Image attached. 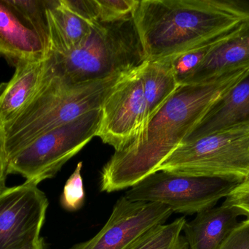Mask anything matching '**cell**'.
Segmentation results:
<instances>
[{
    "instance_id": "obj_17",
    "label": "cell",
    "mask_w": 249,
    "mask_h": 249,
    "mask_svg": "<svg viewBox=\"0 0 249 249\" xmlns=\"http://www.w3.org/2000/svg\"><path fill=\"white\" fill-rule=\"evenodd\" d=\"M143 82L147 125L179 86L173 71L171 58L146 61L143 67Z\"/></svg>"
},
{
    "instance_id": "obj_25",
    "label": "cell",
    "mask_w": 249,
    "mask_h": 249,
    "mask_svg": "<svg viewBox=\"0 0 249 249\" xmlns=\"http://www.w3.org/2000/svg\"><path fill=\"white\" fill-rule=\"evenodd\" d=\"M7 153L5 149V133L4 125L0 123V176H7Z\"/></svg>"
},
{
    "instance_id": "obj_5",
    "label": "cell",
    "mask_w": 249,
    "mask_h": 249,
    "mask_svg": "<svg viewBox=\"0 0 249 249\" xmlns=\"http://www.w3.org/2000/svg\"><path fill=\"white\" fill-rule=\"evenodd\" d=\"M158 171L244 181L249 178V126L181 143Z\"/></svg>"
},
{
    "instance_id": "obj_8",
    "label": "cell",
    "mask_w": 249,
    "mask_h": 249,
    "mask_svg": "<svg viewBox=\"0 0 249 249\" xmlns=\"http://www.w3.org/2000/svg\"><path fill=\"white\" fill-rule=\"evenodd\" d=\"M145 63L124 74L101 107L96 136L115 152L124 149L146 127L143 82Z\"/></svg>"
},
{
    "instance_id": "obj_22",
    "label": "cell",
    "mask_w": 249,
    "mask_h": 249,
    "mask_svg": "<svg viewBox=\"0 0 249 249\" xmlns=\"http://www.w3.org/2000/svg\"><path fill=\"white\" fill-rule=\"evenodd\" d=\"M224 203L239 209L249 219V178L240 183L228 194Z\"/></svg>"
},
{
    "instance_id": "obj_19",
    "label": "cell",
    "mask_w": 249,
    "mask_h": 249,
    "mask_svg": "<svg viewBox=\"0 0 249 249\" xmlns=\"http://www.w3.org/2000/svg\"><path fill=\"white\" fill-rule=\"evenodd\" d=\"M9 2L39 35L50 50L49 31L46 15L48 1L9 0Z\"/></svg>"
},
{
    "instance_id": "obj_15",
    "label": "cell",
    "mask_w": 249,
    "mask_h": 249,
    "mask_svg": "<svg viewBox=\"0 0 249 249\" xmlns=\"http://www.w3.org/2000/svg\"><path fill=\"white\" fill-rule=\"evenodd\" d=\"M50 51L67 55L77 49L91 32L93 23L70 10L63 0L48 1L46 8Z\"/></svg>"
},
{
    "instance_id": "obj_7",
    "label": "cell",
    "mask_w": 249,
    "mask_h": 249,
    "mask_svg": "<svg viewBox=\"0 0 249 249\" xmlns=\"http://www.w3.org/2000/svg\"><path fill=\"white\" fill-rule=\"evenodd\" d=\"M241 182L158 171L138 182L124 196L130 201L165 205L174 213L197 214L214 207Z\"/></svg>"
},
{
    "instance_id": "obj_24",
    "label": "cell",
    "mask_w": 249,
    "mask_h": 249,
    "mask_svg": "<svg viewBox=\"0 0 249 249\" xmlns=\"http://www.w3.org/2000/svg\"><path fill=\"white\" fill-rule=\"evenodd\" d=\"M63 2L76 14L91 23L98 21L96 0H63Z\"/></svg>"
},
{
    "instance_id": "obj_26",
    "label": "cell",
    "mask_w": 249,
    "mask_h": 249,
    "mask_svg": "<svg viewBox=\"0 0 249 249\" xmlns=\"http://www.w3.org/2000/svg\"><path fill=\"white\" fill-rule=\"evenodd\" d=\"M23 249H45V243H44L43 239L41 238L36 244L29 246V247Z\"/></svg>"
},
{
    "instance_id": "obj_4",
    "label": "cell",
    "mask_w": 249,
    "mask_h": 249,
    "mask_svg": "<svg viewBox=\"0 0 249 249\" xmlns=\"http://www.w3.org/2000/svg\"><path fill=\"white\" fill-rule=\"evenodd\" d=\"M50 55L54 70L72 83L126 74L147 61L133 17L94 22L77 49L67 55Z\"/></svg>"
},
{
    "instance_id": "obj_2",
    "label": "cell",
    "mask_w": 249,
    "mask_h": 249,
    "mask_svg": "<svg viewBox=\"0 0 249 249\" xmlns=\"http://www.w3.org/2000/svg\"><path fill=\"white\" fill-rule=\"evenodd\" d=\"M133 19L147 61L169 58L249 20V0H142Z\"/></svg>"
},
{
    "instance_id": "obj_16",
    "label": "cell",
    "mask_w": 249,
    "mask_h": 249,
    "mask_svg": "<svg viewBox=\"0 0 249 249\" xmlns=\"http://www.w3.org/2000/svg\"><path fill=\"white\" fill-rule=\"evenodd\" d=\"M48 56L42 61L20 63L16 66L11 80L0 92V123L16 118L39 89L48 67Z\"/></svg>"
},
{
    "instance_id": "obj_21",
    "label": "cell",
    "mask_w": 249,
    "mask_h": 249,
    "mask_svg": "<svg viewBox=\"0 0 249 249\" xmlns=\"http://www.w3.org/2000/svg\"><path fill=\"white\" fill-rule=\"evenodd\" d=\"M139 3L136 0H96L98 21H117L133 17Z\"/></svg>"
},
{
    "instance_id": "obj_10",
    "label": "cell",
    "mask_w": 249,
    "mask_h": 249,
    "mask_svg": "<svg viewBox=\"0 0 249 249\" xmlns=\"http://www.w3.org/2000/svg\"><path fill=\"white\" fill-rule=\"evenodd\" d=\"M173 213L165 205L130 201L123 196L97 235L70 249H127L151 228L165 224Z\"/></svg>"
},
{
    "instance_id": "obj_20",
    "label": "cell",
    "mask_w": 249,
    "mask_h": 249,
    "mask_svg": "<svg viewBox=\"0 0 249 249\" xmlns=\"http://www.w3.org/2000/svg\"><path fill=\"white\" fill-rule=\"evenodd\" d=\"M82 168L83 162H79L64 187L61 205L69 211H76L81 209L84 204L86 193L81 175Z\"/></svg>"
},
{
    "instance_id": "obj_9",
    "label": "cell",
    "mask_w": 249,
    "mask_h": 249,
    "mask_svg": "<svg viewBox=\"0 0 249 249\" xmlns=\"http://www.w3.org/2000/svg\"><path fill=\"white\" fill-rule=\"evenodd\" d=\"M48 204L45 193L30 181L0 192V249H23L37 243Z\"/></svg>"
},
{
    "instance_id": "obj_13",
    "label": "cell",
    "mask_w": 249,
    "mask_h": 249,
    "mask_svg": "<svg viewBox=\"0 0 249 249\" xmlns=\"http://www.w3.org/2000/svg\"><path fill=\"white\" fill-rule=\"evenodd\" d=\"M244 126H249V73L211 107L181 143Z\"/></svg>"
},
{
    "instance_id": "obj_12",
    "label": "cell",
    "mask_w": 249,
    "mask_h": 249,
    "mask_svg": "<svg viewBox=\"0 0 249 249\" xmlns=\"http://www.w3.org/2000/svg\"><path fill=\"white\" fill-rule=\"evenodd\" d=\"M45 42L16 12L9 0H0V56L16 67L45 59Z\"/></svg>"
},
{
    "instance_id": "obj_23",
    "label": "cell",
    "mask_w": 249,
    "mask_h": 249,
    "mask_svg": "<svg viewBox=\"0 0 249 249\" xmlns=\"http://www.w3.org/2000/svg\"><path fill=\"white\" fill-rule=\"evenodd\" d=\"M219 249H249V219L239 222Z\"/></svg>"
},
{
    "instance_id": "obj_14",
    "label": "cell",
    "mask_w": 249,
    "mask_h": 249,
    "mask_svg": "<svg viewBox=\"0 0 249 249\" xmlns=\"http://www.w3.org/2000/svg\"><path fill=\"white\" fill-rule=\"evenodd\" d=\"M244 216L239 209L223 204L197 213L184 225V237L190 249H219Z\"/></svg>"
},
{
    "instance_id": "obj_11",
    "label": "cell",
    "mask_w": 249,
    "mask_h": 249,
    "mask_svg": "<svg viewBox=\"0 0 249 249\" xmlns=\"http://www.w3.org/2000/svg\"><path fill=\"white\" fill-rule=\"evenodd\" d=\"M249 65V20L213 40L207 55L181 85L197 84Z\"/></svg>"
},
{
    "instance_id": "obj_6",
    "label": "cell",
    "mask_w": 249,
    "mask_h": 249,
    "mask_svg": "<svg viewBox=\"0 0 249 249\" xmlns=\"http://www.w3.org/2000/svg\"><path fill=\"white\" fill-rule=\"evenodd\" d=\"M100 110L51 130L22 149L8 161L7 175L18 174L37 184L53 178L63 166L96 136Z\"/></svg>"
},
{
    "instance_id": "obj_1",
    "label": "cell",
    "mask_w": 249,
    "mask_h": 249,
    "mask_svg": "<svg viewBox=\"0 0 249 249\" xmlns=\"http://www.w3.org/2000/svg\"><path fill=\"white\" fill-rule=\"evenodd\" d=\"M249 73V65L203 83L180 85L144 130L104 166L101 191L133 187L157 172L211 107Z\"/></svg>"
},
{
    "instance_id": "obj_18",
    "label": "cell",
    "mask_w": 249,
    "mask_h": 249,
    "mask_svg": "<svg viewBox=\"0 0 249 249\" xmlns=\"http://www.w3.org/2000/svg\"><path fill=\"white\" fill-rule=\"evenodd\" d=\"M186 222L182 216L168 225L154 227L127 249H190L185 237L181 235Z\"/></svg>"
},
{
    "instance_id": "obj_3",
    "label": "cell",
    "mask_w": 249,
    "mask_h": 249,
    "mask_svg": "<svg viewBox=\"0 0 249 249\" xmlns=\"http://www.w3.org/2000/svg\"><path fill=\"white\" fill-rule=\"evenodd\" d=\"M124 75L87 83H70L54 70L49 54L39 89L18 115L4 125L7 160L36 137L100 110Z\"/></svg>"
},
{
    "instance_id": "obj_27",
    "label": "cell",
    "mask_w": 249,
    "mask_h": 249,
    "mask_svg": "<svg viewBox=\"0 0 249 249\" xmlns=\"http://www.w3.org/2000/svg\"><path fill=\"white\" fill-rule=\"evenodd\" d=\"M6 179H7V177L0 176V192L7 188V186H6Z\"/></svg>"
}]
</instances>
